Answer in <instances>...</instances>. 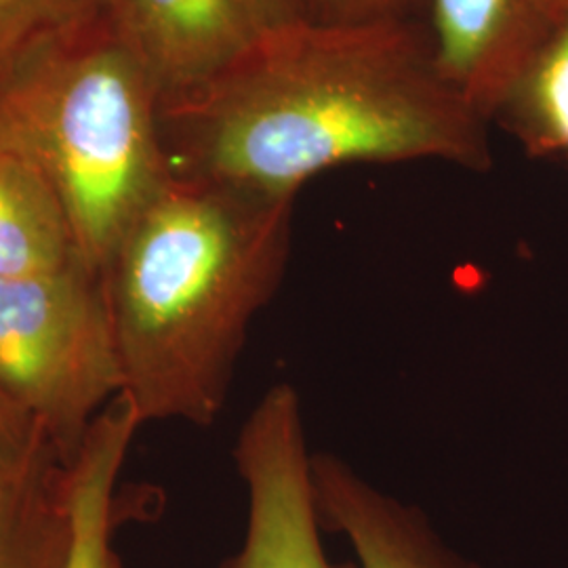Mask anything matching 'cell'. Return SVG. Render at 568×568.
Segmentation results:
<instances>
[{
  "label": "cell",
  "instance_id": "8fae6325",
  "mask_svg": "<svg viewBox=\"0 0 568 568\" xmlns=\"http://www.w3.org/2000/svg\"><path fill=\"white\" fill-rule=\"evenodd\" d=\"M77 264L81 253L58 192L37 164L0 143V278Z\"/></svg>",
  "mask_w": 568,
  "mask_h": 568
},
{
  "label": "cell",
  "instance_id": "277c9868",
  "mask_svg": "<svg viewBox=\"0 0 568 568\" xmlns=\"http://www.w3.org/2000/svg\"><path fill=\"white\" fill-rule=\"evenodd\" d=\"M121 389L102 274L77 264L0 278V394L68 462Z\"/></svg>",
  "mask_w": 568,
  "mask_h": 568
},
{
  "label": "cell",
  "instance_id": "3957f363",
  "mask_svg": "<svg viewBox=\"0 0 568 568\" xmlns=\"http://www.w3.org/2000/svg\"><path fill=\"white\" fill-rule=\"evenodd\" d=\"M0 143L41 169L98 274L173 178L159 98L105 11L0 87Z\"/></svg>",
  "mask_w": 568,
  "mask_h": 568
},
{
  "label": "cell",
  "instance_id": "2e32d148",
  "mask_svg": "<svg viewBox=\"0 0 568 568\" xmlns=\"http://www.w3.org/2000/svg\"><path fill=\"white\" fill-rule=\"evenodd\" d=\"M260 32L305 20V0H239Z\"/></svg>",
  "mask_w": 568,
  "mask_h": 568
},
{
  "label": "cell",
  "instance_id": "ba28073f",
  "mask_svg": "<svg viewBox=\"0 0 568 568\" xmlns=\"http://www.w3.org/2000/svg\"><path fill=\"white\" fill-rule=\"evenodd\" d=\"M323 528L344 535L358 568H478L440 539L424 511L366 483L344 462L314 455Z\"/></svg>",
  "mask_w": 568,
  "mask_h": 568
},
{
  "label": "cell",
  "instance_id": "5b68a950",
  "mask_svg": "<svg viewBox=\"0 0 568 568\" xmlns=\"http://www.w3.org/2000/svg\"><path fill=\"white\" fill-rule=\"evenodd\" d=\"M234 459L248 511L243 546L222 568H358L356 560L339 565L326 556L314 455L293 387L265 392L244 422Z\"/></svg>",
  "mask_w": 568,
  "mask_h": 568
},
{
  "label": "cell",
  "instance_id": "8992f818",
  "mask_svg": "<svg viewBox=\"0 0 568 568\" xmlns=\"http://www.w3.org/2000/svg\"><path fill=\"white\" fill-rule=\"evenodd\" d=\"M429 11L436 65L485 122L568 23V0H429Z\"/></svg>",
  "mask_w": 568,
  "mask_h": 568
},
{
  "label": "cell",
  "instance_id": "30bf717a",
  "mask_svg": "<svg viewBox=\"0 0 568 568\" xmlns=\"http://www.w3.org/2000/svg\"><path fill=\"white\" fill-rule=\"evenodd\" d=\"M140 424L116 398L87 432L70 464L72 541L63 568H122L114 548L119 527L116 487Z\"/></svg>",
  "mask_w": 568,
  "mask_h": 568
},
{
  "label": "cell",
  "instance_id": "7a4b0ae2",
  "mask_svg": "<svg viewBox=\"0 0 568 568\" xmlns=\"http://www.w3.org/2000/svg\"><path fill=\"white\" fill-rule=\"evenodd\" d=\"M295 199L173 175L126 227L102 283L140 427L211 426L248 326L283 283Z\"/></svg>",
  "mask_w": 568,
  "mask_h": 568
},
{
  "label": "cell",
  "instance_id": "52a82bcc",
  "mask_svg": "<svg viewBox=\"0 0 568 568\" xmlns=\"http://www.w3.org/2000/svg\"><path fill=\"white\" fill-rule=\"evenodd\" d=\"M105 16L161 110L220 79L262 34L239 0H105Z\"/></svg>",
  "mask_w": 568,
  "mask_h": 568
},
{
  "label": "cell",
  "instance_id": "9c48e42d",
  "mask_svg": "<svg viewBox=\"0 0 568 568\" xmlns=\"http://www.w3.org/2000/svg\"><path fill=\"white\" fill-rule=\"evenodd\" d=\"M70 464L44 440L0 471V568H63L72 541Z\"/></svg>",
  "mask_w": 568,
  "mask_h": 568
},
{
  "label": "cell",
  "instance_id": "9a60e30c",
  "mask_svg": "<svg viewBox=\"0 0 568 568\" xmlns=\"http://www.w3.org/2000/svg\"><path fill=\"white\" fill-rule=\"evenodd\" d=\"M44 440L41 429L0 394V471L21 466Z\"/></svg>",
  "mask_w": 568,
  "mask_h": 568
},
{
  "label": "cell",
  "instance_id": "5bb4252c",
  "mask_svg": "<svg viewBox=\"0 0 568 568\" xmlns=\"http://www.w3.org/2000/svg\"><path fill=\"white\" fill-rule=\"evenodd\" d=\"M417 0H305L307 20L331 23L408 20Z\"/></svg>",
  "mask_w": 568,
  "mask_h": 568
},
{
  "label": "cell",
  "instance_id": "4fadbf2b",
  "mask_svg": "<svg viewBox=\"0 0 568 568\" xmlns=\"http://www.w3.org/2000/svg\"><path fill=\"white\" fill-rule=\"evenodd\" d=\"M103 11L105 0H0V87Z\"/></svg>",
  "mask_w": 568,
  "mask_h": 568
},
{
  "label": "cell",
  "instance_id": "7c38bea8",
  "mask_svg": "<svg viewBox=\"0 0 568 568\" xmlns=\"http://www.w3.org/2000/svg\"><path fill=\"white\" fill-rule=\"evenodd\" d=\"M501 114L532 154L568 156V23L532 63Z\"/></svg>",
  "mask_w": 568,
  "mask_h": 568
},
{
  "label": "cell",
  "instance_id": "6da1fadb",
  "mask_svg": "<svg viewBox=\"0 0 568 568\" xmlns=\"http://www.w3.org/2000/svg\"><path fill=\"white\" fill-rule=\"evenodd\" d=\"M488 122L443 79L410 20H297L262 32L196 95L161 110L173 175L295 199L352 163L490 166Z\"/></svg>",
  "mask_w": 568,
  "mask_h": 568
}]
</instances>
